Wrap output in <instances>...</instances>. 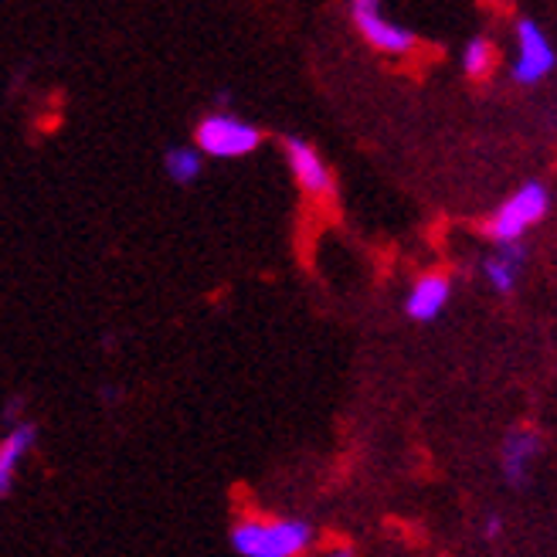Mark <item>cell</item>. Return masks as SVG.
Masks as SVG:
<instances>
[{
  "label": "cell",
  "mask_w": 557,
  "mask_h": 557,
  "mask_svg": "<svg viewBox=\"0 0 557 557\" xmlns=\"http://www.w3.org/2000/svg\"><path fill=\"white\" fill-rule=\"evenodd\" d=\"M38 438L35 425H17L4 435L0 442V499H4L14 486V472H17V462L24 459V453L32 449Z\"/></svg>",
  "instance_id": "9"
},
{
  "label": "cell",
  "mask_w": 557,
  "mask_h": 557,
  "mask_svg": "<svg viewBox=\"0 0 557 557\" xmlns=\"http://www.w3.org/2000/svg\"><path fill=\"white\" fill-rule=\"evenodd\" d=\"M547 208H550V194L544 190V184H523L513 198L486 221V235L499 245H517L520 235L531 232L547 214Z\"/></svg>",
  "instance_id": "2"
},
{
  "label": "cell",
  "mask_w": 557,
  "mask_h": 557,
  "mask_svg": "<svg viewBox=\"0 0 557 557\" xmlns=\"http://www.w3.org/2000/svg\"><path fill=\"white\" fill-rule=\"evenodd\" d=\"M520 259L523 252L517 245H507V252H499L486 262V278L493 283L496 293H510L517 286V272H520Z\"/></svg>",
  "instance_id": "10"
},
{
  "label": "cell",
  "mask_w": 557,
  "mask_h": 557,
  "mask_svg": "<svg viewBox=\"0 0 557 557\" xmlns=\"http://www.w3.org/2000/svg\"><path fill=\"white\" fill-rule=\"evenodd\" d=\"M449 289H453L449 275H442V272L422 275L408 296V317L411 320H435L445 310V302H449Z\"/></svg>",
  "instance_id": "7"
},
{
  "label": "cell",
  "mask_w": 557,
  "mask_h": 557,
  "mask_svg": "<svg viewBox=\"0 0 557 557\" xmlns=\"http://www.w3.org/2000/svg\"><path fill=\"white\" fill-rule=\"evenodd\" d=\"M554 69V48L544 38V32L534 24L520 17L517 21V65H513V78L523 82V86H534L547 72Z\"/></svg>",
  "instance_id": "5"
},
{
  "label": "cell",
  "mask_w": 557,
  "mask_h": 557,
  "mask_svg": "<svg viewBox=\"0 0 557 557\" xmlns=\"http://www.w3.org/2000/svg\"><path fill=\"white\" fill-rule=\"evenodd\" d=\"M232 544L242 557H296L310 547V523L302 520H238Z\"/></svg>",
  "instance_id": "1"
},
{
  "label": "cell",
  "mask_w": 557,
  "mask_h": 557,
  "mask_svg": "<svg viewBox=\"0 0 557 557\" xmlns=\"http://www.w3.org/2000/svg\"><path fill=\"white\" fill-rule=\"evenodd\" d=\"M486 537H499V517H493V520L486 523Z\"/></svg>",
  "instance_id": "13"
},
{
  "label": "cell",
  "mask_w": 557,
  "mask_h": 557,
  "mask_svg": "<svg viewBox=\"0 0 557 557\" xmlns=\"http://www.w3.org/2000/svg\"><path fill=\"white\" fill-rule=\"evenodd\" d=\"M541 453V435L534 429H517L510 432L507 445H504V469H507V480L510 483H523L527 480V469H531V459Z\"/></svg>",
  "instance_id": "8"
},
{
  "label": "cell",
  "mask_w": 557,
  "mask_h": 557,
  "mask_svg": "<svg viewBox=\"0 0 557 557\" xmlns=\"http://www.w3.org/2000/svg\"><path fill=\"white\" fill-rule=\"evenodd\" d=\"M462 65H466V75H472V78H486V75L496 69V45L486 41V38H472V41L466 45Z\"/></svg>",
  "instance_id": "11"
},
{
  "label": "cell",
  "mask_w": 557,
  "mask_h": 557,
  "mask_svg": "<svg viewBox=\"0 0 557 557\" xmlns=\"http://www.w3.org/2000/svg\"><path fill=\"white\" fill-rule=\"evenodd\" d=\"M286 160H289V171L296 177V184L310 194V198H320V201H333V194H337V184H333V174L330 166L320 160V153L306 144L299 136H289L286 139Z\"/></svg>",
  "instance_id": "4"
},
{
  "label": "cell",
  "mask_w": 557,
  "mask_h": 557,
  "mask_svg": "<svg viewBox=\"0 0 557 557\" xmlns=\"http://www.w3.org/2000/svg\"><path fill=\"white\" fill-rule=\"evenodd\" d=\"M350 17L357 24V32L364 35L377 51H387V54H405L414 48V35L405 32V27H398L395 21H387L377 4H371V0H357V4H350Z\"/></svg>",
  "instance_id": "6"
},
{
  "label": "cell",
  "mask_w": 557,
  "mask_h": 557,
  "mask_svg": "<svg viewBox=\"0 0 557 557\" xmlns=\"http://www.w3.org/2000/svg\"><path fill=\"white\" fill-rule=\"evenodd\" d=\"M330 557H350V547H341V550H333Z\"/></svg>",
  "instance_id": "14"
},
{
  "label": "cell",
  "mask_w": 557,
  "mask_h": 557,
  "mask_svg": "<svg viewBox=\"0 0 557 557\" xmlns=\"http://www.w3.org/2000/svg\"><path fill=\"white\" fill-rule=\"evenodd\" d=\"M194 139H198V147H194L198 153L228 160V157H248L252 150H259L262 133L256 126L228 116V113H211L208 120H201Z\"/></svg>",
  "instance_id": "3"
},
{
  "label": "cell",
  "mask_w": 557,
  "mask_h": 557,
  "mask_svg": "<svg viewBox=\"0 0 557 557\" xmlns=\"http://www.w3.org/2000/svg\"><path fill=\"white\" fill-rule=\"evenodd\" d=\"M163 166H166V174H171V181L190 184L194 177L201 174V153H198V150H190V147H177V150L166 153Z\"/></svg>",
  "instance_id": "12"
}]
</instances>
